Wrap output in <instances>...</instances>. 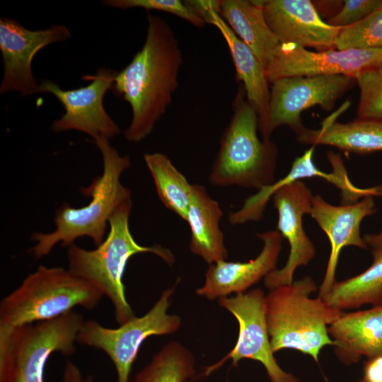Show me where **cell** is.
<instances>
[{"label":"cell","mask_w":382,"mask_h":382,"mask_svg":"<svg viewBox=\"0 0 382 382\" xmlns=\"http://www.w3.org/2000/svg\"><path fill=\"white\" fill-rule=\"evenodd\" d=\"M147 32L143 46L114 80L112 91L122 96L132 110L125 131L126 140L146 139L170 106L178 86L183 53L170 25L161 17L147 15Z\"/></svg>","instance_id":"cell-1"},{"label":"cell","mask_w":382,"mask_h":382,"mask_svg":"<svg viewBox=\"0 0 382 382\" xmlns=\"http://www.w3.org/2000/svg\"><path fill=\"white\" fill-rule=\"evenodd\" d=\"M94 141L102 155L103 173L89 187L81 189L91 200L80 208L64 204L56 212L55 229L33 235L35 245L30 251L36 259L48 255L59 243L69 247L84 236L91 238L97 246L100 245L112 215L123 203L131 200L130 190L120 181L122 173L130 166L129 157L121 156L105 138Z\"/></svg>","instance_id":"cell-2"},{"label":"cell","mask_w":382,"mask_h":382,"mask_svg":"<svg viewBox=\"0 0 382 382\" xmlns=\"http://www.w3.org/2000/svg\"><path fill=\"white\" fill-rule=\"evenodd\" d=\"M132 200L123 203L109 219L110 230L103 242L92 250L75 244L67 250L68 270L105 296L114 308L115 320L123 324L136 316L125 291L123 275L129 258L138 253H153L168 265L175 261L172 252L160 245H139L130 232Z\"/></svg>","instance_id":"cell-3"},{"label":"cell","mask_w":382,"mask_h":382,"mask_svg":"<svg viewBox=\"0 0 382 382\" xmlns=\"http://www.w3.org/2000/svg\"><path fill=\"white\" fill-rule=\"evenodd\" d=\"M310 276L276 287L266 295V316L273 352L291 349L318 362L321 349L333 346L328 327L342 312L322 297L311 298L318 290Z\"/></svg>","instance_id":"cell-4"},{"label":"cell","mask_w":382,"mask_h":382,"mask_svg":"<svg viewBox=\"0 0 382 382\" xmlns=\"http://www.w3.org/2000/svg\"><path fill=\"white\" fill-rule=\"evenodd\" d=\"M257 130V114L242 86L233 100V115L212 166L209 181L212 185L260 190L275 181L277 146L270 139L260 140Z\"/></svg>","instance_id":"cell-5"},{"label":"cell","mask_w":382,"mask_h":382,"mask_svg":"<svg viewBox=\"0 0 382 382\" xmlns=\"http://www.w3.org/2000/svg\"><path fill=\"white\" fill-rule=\"evenodd\" d=\"M103 295L68 269L39 266L0 303V328L56 318L76 306L93 309Z\"/></svg>","instance_id":"cell-6"},{"label":"cell","mask_w":382,"mask_h":382,"mask_svg":"<svg viewBox=\"0 0 382 382\" xmlns=\"http://www.w3.org/2000/svg\"><path fill=\"white\" fill-rule=\"evenodd\" d=\"M83 316L71 311L56 318L0 328V382H45L50 357L76 352Z\"/></svg>","instance_id":"cell-7"},{"label":"cell","mask_w":382,"mask_h":382,"mask_svg":"<svg viewBox=\"0 0 382 382\" xmlns=\"http://www.w3.org/2000/svg\"><path fill=\"white\" fill-rule=\"evenodd\" d=\"M175 288L165 289L146 314L135 316L116 328L85 320L77 342L104 352L115 366L117 382H129L132 364L143 342L151 336L173 334L181 325L179 316L168 313Z\"/></svg>","instance_id":"cell-8"},{"label":"cell","mask_w":382,"mask_h":382,"mask_svg":"<svg viewBox=\"0 0 382 382\" xmlns=\"http://www.w3.org/2000/svg\"><path fill=\"white\" fill-rule=\"evenodd\" d=\"M355 83L353 77L345 75L290 76L274 81L267 120L260 131L262 139H270L273 132L282 125L299 134L306 128L301 119L303 111L316 105L330 110Z\"/></svg>","instance_id":"cell-9"},{"label":"cell","mask_w":382,"mask_h":382,"mask_svg":"<svg viewBox=\"0 0 382 382\" xmlns=\"http://www.w3.org/2000/svg\"><path fill=\"white\" fill-rule=\"evenodd\" d=\"M218 303L237 320L238 337L234 347L224 358L204 369V376H209L228 359L236 366L240 360L250 359L264 366L272 382H299L279 366L274 357L267 323L266 295L262 289H253L221 298Z\"/></svg>","instance_id":"cell-10"},{"label":"cell","mask_w":382,"mask_h":382,"mask_svg":"<svg viewBox=\"0 0 382 382\" xmlns=\"http://www.w3.org/2000/svg\"><path fill=\"white\" fill-rule=\"evenodd\" d=\"M117 71L100 68L95 75L83 76L91 81L78 88L64 90L55 82L42 80L39 93L53 95L64 109L62 116L53 121L55 132L76 130L89 135L93 140L103 137L108 140L117 136L120 128L106 112L103 98L112 90Z\"/></svg>","instance_id":"cell-11"},{"label":"cell","mask_w":382,"mask_h":382,"mask_svg":"<svg viewBox=\"0 0 382 382\" xmlns=\"http://www.w3.org/2000/svg\"><path fill=\"white\" fill-rule=\"evenodd\" d=\"M71 37L64 25H52L46 29L29 30L16 20L0 18V52L3 77L0 93L17 92L22 96L39 93L40 83L32 71V62L37 53L53 43Z\"/></svg>","instance_id":"cell-12"},{"label":"cell","mask_w":382,"mask_h":382,"mask_svg":"<svg viewBox=\"0 0 382 382\" xmlns=\"http://www.w3.org/2000/svg\"><path fill=\"white\" fill-rule=\"evenodd\" d=\"M382 66V48L328 50L312 52L294 44L281 43L266 69L270 83L290 76L345 75Z\"/></svg>","instance_id":"cell-13"},{"label":"cell","mask_w":382,"mask_h":382,"mask_svg":"<svg viewBox=\"0 0 382 382\" xmlns=\"http://www.w3.org/2000/svg\"><path fill=\"white\" fill-rule=\"evenodd\" d=\"M313 196L301 180L279 187L272 196L278 212L277 231L287 240L290 251L285 265L264 278V284L270 290L291 284L296 270L308 265L316 255L315 246L303 226V216L311 212Z\"/></svg>","instance_id":"cell-14"},{"label":"cell","mask_w":382,"mask_h":382,"mask_svg":"<svg viewBox=\"0 0 382 382\" xmlns=\"http://www.w3.org/2000/svg\"><path fill=\"white\" fill-rule=\"evenodd\" d=\"M310 215L325 232L330 243V254L318 296L324 297L335 283V272L342 249L355 246L366 249L361 236L363 219L376 212L373 197H366L349 204L336 206L328 203L320 195H313Z\"/></svg>","instance_id":"cell-15"},{"label":"cell","mask_w":382,"mask_h":382,"mask_svg":"<svg viewBox=\"0 0 382 382\" xmlns=\"http://www.w3.org/2000/svg\"><path fill=\"white\" fill-rule=\"evenodd\" d=\"M264 16L280 43L314 47L318 51L336 49L343 28L332 26L320 16L309 0H264Z\"/></svg>","instance_id":"cell-16"},{"label":"cell","mask_w":382,"mask_h":382,"mask_svg":"<svg viewBox=\"0 0 382 382\" xmlns=\"http://www.w3.org/2000/svg\"><path fill=\"white\" fill-rule=\"evenodd\" d=\"M257 236L263 246L255 258L245 262L221 260L209 265L203 286L196 290L197 295L215 300L244 293L276 270L282 250V235L277 230H270Z\"/></svg>","instance_id":"cell-17"},{"label":"cell","mask_w":382,"mask_h":382,"mask_svg":"<svg viewBox=\"0 0 382 382\" xmlns=\"http://www.w3.org/2000/svg\"><path fill=\"white\" fill-rule=\"evenodd\" d=\"M314 147L311 146L301 156L293 161L288 173L272 184L258 190L257 192L245 199L247 209L255 216H262L266 206L274 192L281 187L304 178H322L332 183L341 192V204H349L359 201L366 197H375L377 190L375 187L361 188L354 185L349 178L341 156L329 151L327 158L332 167L330 173L320 170L314 163Z\"/></svg>","instance_id":"cell-18"},{"label":"cell","mask_w":382,"mask_h":382,"mask_svg":"<svg viewBox=\"0 0 382 382\" xmlns=\"http://www.w3.org/2000/svg\"><path fill=\"white\" fill-rule=\"evenodd\" d=\"M334 353L345 365L382 355V303L340 316L328 327Z\"/></svg>","instance_id":"cell-19"},{"label":"cell","mask_w":382,"mask_h":382,"mask_svg":"<svg viewBox=\"0 0 382 382\" xmlns=\"http://www.w3.org/2000/svg\"><path fill=\"white\" fill-rule=\"evenodd\" d=\"M204 21L215 26L225 40L235 66L236 79L242 82L246 99L256 110L260 131L267 120L270 98V82L265 69L218 12L210 11Z\"/></svg>","instance_id":"cell-20"},{"label":"cell","mask_w":382,"mask_h":382,"mask_svg":"<svg viewBox=\"0 0 382 382\" xmlns=\"http://www.w3.org/2000/svg\"><path fill=\"white\" fill-rule=\"evenodd\" d=\"M347 105L344 104L323 120L319 129L305 128L297 134V141L312 146H332L355 154L382 151V120L357 118L346 123L337 122V117Z\"/></svg>","instance_id":"cell-21"},{"label":"cell","mask_w":382,"mask_h":382,"mask_svg":"<svg viewBox=\"0 0 382 382\" xmlns=\"http://www.w3.org/2000/svg\"><path fill=\"white\" fill-rule=\"evenodd\" d=\"M223 212L206 189L192 184L187 219L190 229V251L212 265L228 257L224 236L220 228Z\"/></svg>","instance_id":"cell-22"},{"label":"cell","mask_w":382,"mask_h":382,"mask_svg":"<svg viewBox=\"0 0 382 382\" xmlns=\"http://www.w3.org/2000/svg\"><path fill=\"white\" fill-rule=\"evenodd\" d=\"M262 4L263 1L220 0L219 15L266 70L281 43L266 22Z\"/></svg>","instance_id":"cell-23"},{"label":"cell","mask_w":382,"mask_h":382,"mask_svg":"<svg viewBox=\"0 0 382 382\" xmlns=\"http://www.w3.org/2000/svg\"><path fill=\"white\" fill-rule=\"evenodd\" d=\"M373 262L364 272L341 282H335L323 299L332 308L342 310L365 304L382 303V248H371Z\"/></svg>","instance_id":"cell-24"},{"label":"cell","mask_w":382,"mask_h":382,"mask_svg":"<svg viewBox=\"0 0 382 382\" xmlns=\"http://www.w3.org/2000/svg\"><path fill=\"white\" fill-rule=\"evenodd\" d=\"M144 159L161 202L186 221L192 185L166 155L158 152L145 154Z\"/></svg>","instance_id":"cell-25"},{"label":"cell","mask_w":382,"mask_h":382,"mask_svg":"<svg viewBox=\"0 0 382 382\" xmlns=\"http://www.w3.org/2000/svg\"><path fill=\"white\" fill-rule=\"evenodd\" d=\"M193 354L181 343L166 344L135 376L134 382H187L195 375Z\"/></svg>","instance_id":"cell-26"},{"label":"cell","mask_w":382,"mask_h":382,"mask_svg":"<svg viewBox=\"0 0 382 382\" xmlns=\"http://www.w3.org/2000/svg\"><path fill=\"white\" fill-rule=\"evenodd\" d=\"M337 50L382 48V7L360 22L343 28Z\"/></svg>","instance_id":"cell-27"},{"label":"cell","mask_w":382,"mask_h":382,"mask_svg":"<svg viewBox=\"0 0 382 382\" xmlns=\"http://www.w3.org/2000/svg\"><path fill=\"white\" fill-rule=\"evenodd\" d=\"M359 88L357 118L382 120V66L353 76Z\"/></svg>","instance_id":"cell-28"},{"label":"cell","mask_w":382,"mask_h":382,"mask_svg":"<svg viewBox=\"0 0 382 382\" xmlns=\"http://www.w3.org/2000/svg\"><path fill=\"white\" fill-rule=\"evenodd\" d=\"M105 6L127 10L133 8L146 11H160L175 15L197 28H204L205 21L190 8L184 1L180 0H104Z\"/></svg>","instance_id":"cell-29"},{"label":"cell","mask_w":382,"mask_h":382,"mask_svg":"<svg viewBox=\"0 0 382 382\" xmlns=\"http://www.w3.org/2000/svg\"><path fill=\"white\" fill-rule=\"evenodd\" d=\"M382 7V0H346L340 10L326 22L345 28L353 25Z\"/></svg>","instance_id":"cell-30"},{"label":"cell","mask_w":382,"mask_h":382,"mask_svg":"<svg viewBox=\"0 0 382 382\" xmlns=\"http://www.w3.org/2000/svg\"><path fill=\"white\" fill-rule=\"evenodd\" d=\"M357 382H382V355L365 361L364 376Z\"/></svg>","instance_id":"cell-31"},{"label":"cell","mask_w":382,"mask_h":382,"mask_svg":"<svg viewBox=\"0 0 382 382\" xmlns=\"http://www.w3.org/2000/svg\"><path fill=\"white\" fill-rule=\"evenodd\" d=\"M184 1L204 21L212 11H215L219 13L220 0H188Z\"/></svg>","instance_id":"cell-32"},{"label":"cell","mask_w":382,"mask_h":382,"mask_svg":"<svg viewBox=\"0 0 382 382\" xmlns=\"http://www.w3.org/2000/svg\"><path fill=\"white\" fill-rule=\"evenodd\" d=\"M61 382H93V378L91 376L84 377L79 367L71 360L67 359Z\"/></svg>","instance_id":"cell-33"},{"label":"cell","mask_w":382,"mask_h":382,"mask_svg":"<svg viewBox=\"0 0 382 382\" xmlns=\"http://www.w3.org/2000/svg\"><path fill=\"white\" fill-rule=\"evenodd\" d=\"M363 238L368 247L382 248V230L378 233L364 234Z\"/></svg>","instance_id":"cell-34"}]
</instances>
